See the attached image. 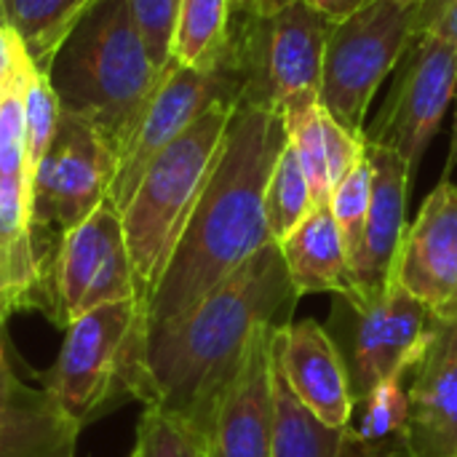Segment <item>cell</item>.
I'll return each instance as SVG.
<instances>
[{
  "label": "cell",
  "instance_id": "277c9868",
  "mask_svg": "<svg viewBox=\"0 0 457 457\" xmlns=\"http://www.w3.org/2000/svg\"><path fill=\"white\" fill-rule=\"evenodd\" d=\"M236 107L230 102L209 107L147 166L131 201L120 212L142 311H147L182 228L212 174Z\"/></svg>",
  "mask_w": 457,
  "mask_h": 457
},
{
  "label": "cell",
  "instance_id": "8d00e7d4",
  "mask_svg": "<svg viewBox=\"0 0 457 457\" xmlns=\"http://www.w3.org/2000/svg\"><path fill=\"white\" fill-rule=\"evenodd\" d=\"M455 155H457V131H455Z\"/></svg>",
  "mask_w": 457,
  "mask_h": 457
},
{
  "label": "cell",
  "instance_id": "e575fe53",
  "mask_svg": "<svg viewBox=\"0 0 457 457\" xmlns=\"http://www.w3.org/2000/svg\"><path fill=\"white\" fill-rule=\"evenodd\" d=\"M356 457H410V453H407L404 439H396V442H388V445H364Z\"/></svg>",
  "mask_w": 457,
  "mask_h": 457
},
{
  "label": "cell",
  "instance_id": "1f68e13d",
  "mask_svg": "<svg viewBox=\"0 0 457 457\" xmlns=\"http://www.w3.org/2000/svg\"><path fill=\"white\" fill-rule=\"evenodd\" d=\"M426 29H434L439 32L442 37H447L453 46L457 48V0H445V5L439 8L436 19L426 27ZM423 29V32H426ZM420 32V35H423ZM455 131H457V94H455Z\"/></svg>",
  "mask_w": 457,
  "mask_h": 457
},
{
  "label": "cell",
  "instance_id": "d4e9b609",
  "mask_svg": "<svg viewBox=\"0 0 457 457\" xmlns=\"http://www.w3.org/2000/svg\"><path fill=\"white\" fill-rule=\"evenodd\" d=\"M313 206L316 204H313L308 177L295 150L287 142L281 155L276 158V166L270 171L268 190H265V222H268L270 241L273 244L284 241L313 212Z\"/></svg>",
  "mask_w": 457,
  "mask_h": 457
},
{
  "label": "cell",
  "instance_id": "4fadbf2b",
  "mask_svg": "<svg viewBox=\"0 0 457 457\" xmlns=\"http://www.w3.org/2000/svg\"><path fill=\"white\" fill-rule=\"evenodd\" d=\"M410 457H457V305L428 316L426 351L410 383Z\"/></svg>",
  "mask_w": 457,
  "mask_h": 457
},
{
  "label": "cell",
  "instance_id": "ac0fdd59",
  "mask_svg": "<svg viewBox=\"0 0 457 457\" xmlns=\"http://www.w3.org/2000/svg\"><path fill=\"white\" fill-rule=\"evenodd\" d=\"M265 327L233 383L220 399L212 426V457H270L273 445V332Z\"/></svg>",
  "mask_w": 457,
  "mask_h": 457
},
{
  "label": "cell",
  "instance_id": "ffe728a7",
  "mask_svg": "<svg viewBox=\"0 0 457 457\" xmlns=\"http://www.w3.org/2000/svg\"><path fill=\"white\" fill-rule=\"evenodd\" d=\"M361 442L353 428H332L292 391L273 359V445L270 457H356Z\"/></svg>",
  "mask_w": 457,
  "mask_h": 457
},
{
  "label": "cell",
  "instance_id": "d6986e66",
  "mask_svg": "<svg viewBox=\"0 0 457 457\" xmlns=\"http://www.w3.org/2000/svg\"><path fill=\"white\" fill-rule=\"evenodd\" d=\"M278 249L297 297L335 295L359 305L351 260L329 206H313V212L278 241Z\"/></svg>",
  "mask_w": 457,
  "mask_h": 457
},
{
  "label": "cell",
  "instance_id": "f546056e",
  "mask_svg": "<svg viewBox=\"0 0 457 457\" xmlns=\"http://www.w3.org/2000/svg\"><path fill=\"white\" fill-rule=\"evenodd\" d=\"M145 48L158 70L171 64V40L182 0H129Z\"/></svg>",
  "mask_w": 457,
  "mask_h": 457
},
{
  "label": "cell",
  "instance_id": "52a82bcc",
  "mask_svg": "<svg viewBox=\"0 0 457 457\" xmlns=\"http://www.w3.org/2000/svg\"><path fill=\"white\" fill-rule=\"evenodd\" d=\"M420 13L423 0H370L332 21L319 104L348 131L367 137L372 96L420 37Z\"/></svg>",
  "mask_w": 457,
  "mask_h": 457
},
{
  "label": "cell",
  "instance_id": "83f0119b",
  "mask_svg": "<svg viewBox=\"0 0 457 457\" xmlns=\"http://www.w3.org/2000/svg\"><path fill=\"white\" fill-rule=\"evenodd\" d=\"M19 56H21V46L16 43L13 75L0 88V177L27 185V134H24V102H21V80H19ZM27 193H29V185H27Z\"/></svg>",
  "mask_w": 457,
  "mask_h": 457
},
{
  "label": "cell",
  "instance_id": "f1b7e54d",
  "mask_svg": "<svg viewBox=\"0 0 457 457\" xmlns=\"http://www.w3.org/2000/svg\"><path fill=\"white\" fill-rule=\"evenodd\" d=\"M48 278L0 252V324L19 311H43L48 316Z\"/></svg>",
  "mask_w": 457,
  "mask_h": 457
},
{
  "label": "cell",
  "instance_id": "44dd1931",
  "mask_svg": "<svg viewBox=\"0 0 457 457\" xmlns=\"http://www.w3.org/2000/svg\"><path fill=\"white\" fill-rule=\"evenodd\" d=\"M91 0H0V24L27 59L46 72L56 48Z\"/></svg>",
  "mask_w": 457,
  "mask_h": 457
},
{
  "label": "cell",
  "instance_id": "7402d4cb",
  "mask_svg": "<svg viewBox=\"0 0 457 457\" xmlns=\"http://www.w3.org/2000/svg\"><path fill=\"white\" fill-rule=\"evenodd\" d=\"M230 0H182L171 40V62L193 70L222 64L230 40Z\"/></svg>",
  "mask_w": 457,
  "mask_h": 457
},
{
  "label": "cell",
  "instance_id": "5b68a950",
  "mask_svg": "<svg viewBox=\"0 0 457 457\" xmlns=\"http://www.w3.org/2000/svg\"><path fill=\"white\" fill-rule=\"evenodd\" d=\"M142 351V305L137 300L99 305L64 327L59 356L40 386L72 423L86 428L123 402H137Z\"/></svg>",
  "mask_w": 457,
  "mask_h": 457
},
{
  "label": "cell",
  "instance_id": "ba28073f",
  "mask_svg": "<svg viewBox=\"0 0 457 457\" xmlns=\"http://www.w3.org/2000/svg\"><path fill=\"white\" fill-rule=\"evenodd\" d=\"M48 319L59 329L99 305L118 300L139 303L123 220L110 198L83 222L59 233L48 270Z\"/></svg>",
  "mask_w": 457,
  "mask_h": 457
},
{
  "label": "cell",
  "instance_id": "3957f363",
  "mask_svg": "<svg viewBox=\"0 0 457 457\" xmlns=\"http://www.w3.org/2000/svg\"><path fill=\"white\" fill-rule=\"evenodd\" d=\"M166 70L153 64L129 0H91L56 48L46 78L59 112L94 120L118 158Z\"/></svg>",
  "mask_w": 457,
  "mask_h": 457
},
{
  "label": "cell",
  "instance_id": "e0dca14e",
  "mask_svg": "<svg viewBox=\"0 0 457 457\" xmlns=\"http://www.w3.org/2000/svg\"><path fill=\"white\" fill-rule=\"evenodd\" d=\"M16 364L5 324H0V457H75L83 428L43 386H29Z\"/></svg>",
  "mask_w": 457,
  "mask_h": 457
},
{
  "label": "cell",
  "instance_id": "4dcf8cb0",
  "mask_svg": "<svg viewBox=\"0 0 457 457\" xmlns=\"http://www.w3.org/2000/svg\"><path fill=\"white\" fill-rule=\"evenodd\" d=\"M321 126H324V150H327L329 179H332V185H337L359 161H364V155H367V137L348 131L324 107H321Z\"/></svg>",
  "mask_w": 457,
  "mask_h": 457
},
{
  "label": "cell",
  "instance_id": "8992f818",
  "mask_svg": "<svg viewBox=\"0 0 457 457\" xmlns=\"http://www.w3.org/2000/svg\"><path fill=\"white\" fill-rule=\"evenodd\" d=\"M329 27L305 0L268 16H233L222 67L238 83V104L284 112L295 99L319 96Z\"/></svg>",
  "mask_w": 457,
  "mask_h": 457
},
{
  "label": "cell",
  "instance_id": "30bf717a",
  "mask_svg": "<svg viewBox=\"0 0 457 457\" xmlns=\"http://www.w3.org/2000/svg\"><path fill=\"white\" fill-rule=\"evenodd\" d=\"M115 177V147L80 115L59 112L48 150L32 179V228L59 233L83 222L107 201Z\"/></svg>",
  "mask_w": 457,
  "mask_h": 457
},
{
  "label": "cell",
  "instance_id": "836d02e7",
  "mask_svg": "<svg viewBox=\"0 0 457 457\" xmlns=\"http://www.w3.org/2000/svg\"><path fill=\"white\" fill-rule=\"evenodd\" d=\"M292 3L295 0H230V8H233V16H268Z\"/></svg>",
  "mask_w": 457,
  "mask_h": 457
},
{
  "label": "cell",
  "instance_id": "4316f807",
  "mask_svg": "<svg viewBox=\"0 0 457 457\" xmlns=\"http://www.w3.org/2000/svg\"><path fill=\"white\" fill-rule=\"evenodd\" d=\"M370 198H372V169L364 155L332 190L329 198V212L337 222V230L343 236L348 260H353L361 252L364 230H367V217H370Z\"/></svg>",
  "mask_w": 457,
  "mask_h": 457
},
{
  "label": "cell",
  "instance_id": "7a4b0ae2",
  "mask_svg": "<svg viewBox=\"0 0 457 457\" xmlns=\"http://www.w3.org/2000/svg\"><path fill=\"white\" fill-rule=\"evenodd\" d=\"M287 145L281 112L238 104L212 174L147 303L145 335L177 321L270 241L265 190Z\"/></svg>",
  "mask_w": 457,
  "mask_h": 457
},
{
  "label": "cell",
  "instance_id": "5bb4252c",
  "mask_svg": "<svg viewBox=\"0 0 457 457\" xmlns=\"http://www.w3.org/2000/svg\"><path fill=\"white\" fill-rule=\"evenodd\" d=\"M391 281L428 308L445 313L457 305V185L445 179L423 201L402 238Z\"/></svg>",
  "mask_w": 457,
  "mask_h": 457
},
{
  "label": "cell",
  "instance_id": "7c38bea8",
  "mask_svg": "<svg viewBox=\"0 0 457 457\" xmlns=\"http://www.w3.org/2000/svg\"><path fill=\"white\" fill-rule=\"evenodd\" d=\"M404 59V72L367 139L394 147L415 174L447 107L455 104L457 48L439 32L426 29Z\"/></svg>",
  "mask_w": 457,
  "mask_h": 457
},
{
  "label": "cell",
  "instance_id": "8fae6325",
  "mask_svg": "<svg viewBox=\"0 0 457 457\" xmlns=\"http://www.w3.org/2000/svg\"><path fill=\"white\" fill-rule=\"evenodd\" d=\"M220 102L238 104V83L222 64L214 70H193L171 62L153 102L118 150L115 177L107 193L110 204L123 212L147 166Z\"/></svg>",
  "mask_w": 457,
  "mask_h": 457
},
{
  "label": "cell",
  "instance_id": "9c48e42d",
  "mask_svg": "<svg viewBox=\"0 0 457 457\" xmlns=\"http://www.w3.org/2000/svg\"><path fill=\"white\" fill-rule=\"evenodd\" d=\"M428 316V308L394 281L383 297L367 305H356L345 297L335 300L327 332L343 356L356 404L380 380L423 356Z\"/></svg>",
  "mask_w": 457,
  "mask_h": 457
},
{
  "label": "cell",
  "instance_id": "d590c367",
  "mask_svg": "<svg viewBox=\"0 0 457 457\" xmlns=\"http://www.w3.org/2000/svg\"><path fill=\"white\" fill-rule=\"evenodd\" d=\"M445 5V0H423V13H420V32L436 19L439 8Z\"/></svg>",
  "mask_w": 457,
  "mask_h": 457
},
{
  "label": "cell",
  "instance_id": "603a6c76",
  "mask_svg": "<svg viewBox=\"0 0 457 457\" xmlns=\"http://www.w3.org/2000/svg\"><path fill=\"white\" fill-rule=\"evenodd\" d=\"M420 361V359H418ZM415 364L396 370L391 378L380 380L359 404L353 415V434L364 445H388L404 439L407 418H410V383L415 375Z\"/></svg>",
  "mask_w": 457,
  "mask_h": 457
},
{
  "label": "cell",
  "instance_id": "2e32d148",
  "mask_svg": "<svg viewBox=\"0 0 457 457\" xmlns=\"http://www.w3.org/2000/svg\"><path fill=\"white\" fill-rule=\"evenodd\" d=\"M273 359L297 399L327 426L351 428L356 402L343 356L316 319L284 324L273 332Z\"/></svg>",
  "mask_w": 457,
  "mask_h": 457
},
{
  "label": "cell",
  "instance_id": "74e56055",
  "mask_svg": "<svg viewBox=\"0 0 457 457\" xmlns=\"http://www.w3.org/2000/svg\"><path fill=\"white\" fill-rule=\"evenodd\" d=\"M129 457H131V455H129Z\"/></svg>",
  "mask_w": 457,
  "mask_h": 457
},
{
  "label": "cell",
  "instance_id": "cb8c5ba5",
  "mask_svg": "<svg viewBox=\"0 0 457 457\" xmlns=\"http://www.w3.org/2000/svg\"><path fill=\"white\" fill-rule=\"evenodd\" d=\"M284 129H287V142L295 150L316 206H329L332 198V179H329V166H327V150H324V126H321V104L319 96H303L295 99L292 104L284 107L281 112Z\"/></svg>",
  "mask_w": 457,
  "mask_h": 457
},
{
  "label": "cell",
  "instance_id": "484cf974",
  "mask_svg": "<svg viewBox=\"0 0 457 457\" xmlns=\"http://www.w3.org/2000/svg\"><path fill=\"white\" fill-rule=\"evenodd\" d=\"M131 457H212V447L209 439L179 415L145 404Z\"/></svg>",
  "mask_w": 457,
  "mask_h": 457
},
{
  "label": "cell",
  "instance_id": "6da1fadb",
  "mask_svg": "<svg viewBox=\"0 0 457 457\" xmlns=\"http://www.w3.org/2000/svg\"><path fill=\"white\" fill-rule=\"evenodd\" d=\"M297 300L278 244H268L185 316L145 335L137 402L169 410L212 439L220 399L252 340L289 324Z\"/></svg>",
  "mask_w": 457,
  "mask_h": 457
},
{
  "label": "cell",
  "instance_id": "d6a6232c",
  "mask_svg": "<svg viewBox=\"0 0 457 457\" xmlns=\"http://www.w3.org/2000/svg\"><path fill=\"white\" fill-rule=\"evenodd\" d=\"M311 8H316L321 16H327L329 21H340L345 16H351L353 11H359L361 5H367L370 0H305Z\"/></svg>",
  "mask_w": 457,
  "mask_h": 457
},
{
  "label": "cell",
  "instance_id": "9a60e30c",
  "mask_svg": "<svg viewBox=\"0 0 457 457\" xmlns=\"http://www.w3.org/2000/svg\"><path fill=\"white\" fill-rule=\"evenodd\" d=\"M367 161L372 169L370 217L361 252L351 265L359 305L386 295L402 238L407 233V193L412 182L410 163L388 145L367 139Z\"/></svg>",
  "mask_w": 457,
  "mask_h": 457
}]
</instances>
